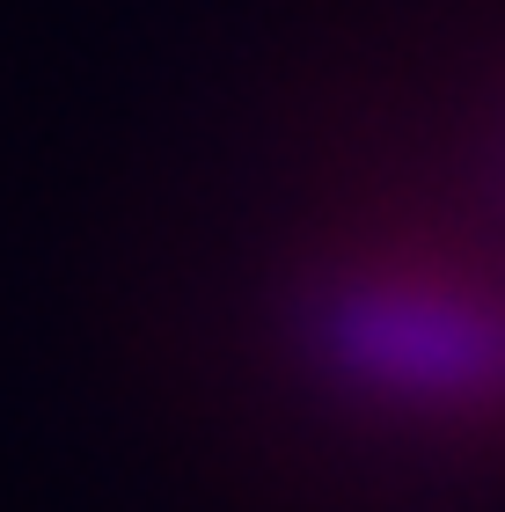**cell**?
<instances>
[{"instance_id": "cell-1", "label": "cell", "mask_w": 505, "mask_h": 512, "mask_svg": "<svg viewBox=\"0 0 505 512\" xmlns=\"http://www.w3.org/2000/svg\"><path fill=\"white\" fill-rule=\"evenodd\" d=\"M337 381L403 410H498L505 403V308L440 271H352L308 315Z\"/></svg>"}]
</instances>
